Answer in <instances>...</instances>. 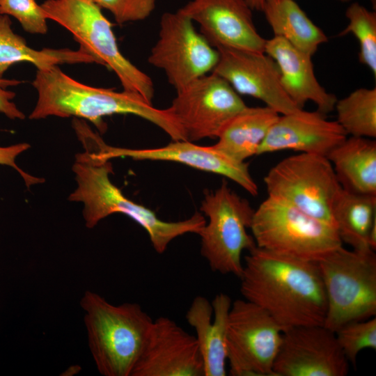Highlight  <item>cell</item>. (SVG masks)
Masks as SVG:
<instances>
[{
	"label": "cell",
	"instance_id": "6da1fadb",
	"mask_svg": "<svg viewBox=\"0 0 376 376\" xmlns=\"http://www.w3.org/2000/svg\"><path fill=\"white\" fill-rule=\"evenodd\" d=\"M248 251L240 278L244 299L264 309L283 331L323 325L327 299L318 263L257 246Z\"/></svg>",
	"mask_w": 376,
	"mask_h": 376
},
{
	"label": "cell",
	"instance_id": "7a4b0ae2",
	"mask_svg": "<svg viewBox=\"0 0 376 376\" xmlns=\"http://www.w3.org/2000/svg\"><path fill=\"white\" fill-rule=\"evenodd\" d=\"M32 85L38 92V100L29 116L31 120L75 116L90 121L104 133L107 129L104 117L132 114L157 126L173 141H185L169 109L155 108L139 94L86 85L65 74L58 65L37 70Z\"/></svg>",
	"mask_w": 376,
	"mask_h": 376
},
{
	"label": "cell",
	"instance_id": "3957f363",
	"mask_svg": "<svg viewBox=\"0 0 376 376\" xmlns=\"http://www.w3.org/2000/svg\"><path fill=\"white\" fill-rule=\"evenodd\" d=\"M72 171L77 186L68 200L84 204L83 217L88 228L112 214L121 213L144 228L155 251L163 253L174 239L187 233L198 235L206 223L199 212L182 221L159 219L152 210L129 199L113 184L110 161L97 160L87 151L75 155Z\"/></svg>",
	"mask_w": 376,
	"mask_h": 376
},
{
	"label": "cell",
	"instance_id": "277c9868",
	"mask_svg": "<svg viewBox=\"0 0 376 376\" xmlns=\"http://www.w3.org/2000/svg\"><path fill=\"white\" fill-rule=\"evenodd\" d=\"M88 347L104 376H131L153 320L136 303L114 305L86 290L80 300Z\"/></svg>",
	"mask_w": 376,
	"mask_h": 376
},
{
	"label": "cell",
	"instance_id": "5b68a950",
	"mask_svg": "<svg viewBox=\"0 0 376 376\" xmlns=\"http://www.w3.org/2000/svg\"><path fill=\"white\" fill-rule=\"evenodd\" d=\"M40 6L48 19L72 33L80 49L116 74L123 91L139 94L152 104V79L123 55L112 24L93 0H46Z\"/></svg>",
	"mask_w": 376,
	"mask_h": 376
},
{
	"label": "cell",
	"instance_id": "8992f818",
	"mask_svg": "<svg viewBox=\"0 0 376 376\" xmlns=\"http://www.w3.org/2000/svg\"><path fill=\"white\" fill-rule=\"evenodd\" d=\"M327 299L323 325L335 332L344 324L376 315V254L343 245L318 262Z\"/></svg>",
	"mask_w": 376,
	"mask_h": 376
},
{
	"label": "cell",
	"instance_id": "52a82bcc",
	"mask_svg": "<svg viewBox=\"0 0 376 376\" xmlns=\"http://www.w3.org/2000/svg\"><path fill=\"white\" fill-rule=\"evenodd\" d=\"M250 229L257 246L315 263L343 244L334 226L269 196L254 210Z\"/></svg>",
	"mask_w": 376,
	"mask_h": 376
},
{
	"label": "cell",
	"instance_id": "ba28073f",
	"mask_svg": "<svg viewBox=\"0 0 376 376\" xmlns=\"http://www.w3.org/2000/svg\"><path fill=\"white\" fill-rule=\"evenodd\" d=\"M201 210L208 219L198 234L201 255L213 272L240 279L243 251L256 246L247 231L255 210L223 180L217 189L205 194Z\"/></svg>",
	"mask_w": 376,
	"mask_h": 376
},
{
	"label": "cell",
	"instance_id": "9c48e42d",
	"mask_svg": "<svg viewBox=\"0 0 376 376\" xmlns=\"http://www.w3.org/2000/svg\"><path fill=\"white\" fill-rule=\"evenodd\" d=\"M264 182L268 196L335 228L332 208L342 187L327 157L301 152L286 157L268 171Z\"/></svg>",
	"mask_w": 376,
	"mask_h": 376
},
{
	"label": "cell",
	"instance_id": "30bf717a",
	"mask_svg": "<svg viewBox=\"0 0 376 376\" xmlns=\"http://www.w3.org/2000/svg\"><path fill=\"white\" fill-rule=\"evenodd\" d=\"M219 52L178 10L164 13L160 19L158 38L151 48L148 63L166 75L176 92L212 72Z\"/></svg>",
	"mask_w": 376,
	"mask_h": 376
},
{
	"label": "cell",
	"instance_id": "8fae6325",
	"mask_svg": "<svg viewBox=\"0 0 376 376\" xmlns=\"http://www.w3.org/2000/svg\"><path fill=\"white\" fill-rule=\"evenodd\" d=\"M283 330L262 308L246 299L232 301L227 361L233 376H275L273 365Z\"/></svg>",
	"mask_w": 376,
	"mask_h": 376
},
{
	"label": "cell",
	"instance_id": "7c38bea8",
	"mask_svg": "<svg viewBox=\"0 0 376 376\" xmlns=\"http://www.w3.org/2000/svg\"><path fill=\"white\" fill-rule=\"evenodd\" d=\"M247 106L221 77L211 72L176 92L168 109L186 141L217 139L223 126Z\"/></svg>",
	"mask_w": 376,
	"mask_h": 376
},
{
	"label": "cell",
	"instance_id": "4fadbf2b",
	"mask_svg": "<svg viewBox=\"0 0 376 376\" xmlns=\"http://www.w3.org/2000/svg\"><path fill=\"white\" fill-rule=\"evenodd\" d=\"M86 150L99 161H110L117 157L134 160L170 161L226 177L242 187L252 196L258 187L249 170L248 163L238 162L214 145L199 146L189 141H173L168 145L149 149L118 148L106 144L100 135L91 132L85 141Z\"/></svg>",
	"mask_w": 376,
	"mask_h": 376
},
{
	"label": "cell",
	"instance_id": "5bb4252c",
	"mask_svg": "<svg viewBox=\"0 0 376 376\" xmlns=\"http://www.w3.org/2000/svg\"><path fill=\"white\" fill-rule=\"evenodd\" d=\"M349 368L335 332L307 325L283 332L273 371L275 376H345Z\"/></svg>",
	"mask_w": 376,
	"mask_h": 376
},
{
	"label": "cell",
	"instance_id": "9a60e30c",
	"mask_svg": "<svg viewBox=\"0 0 376 376\" xmlns=\"http://www.w3.org/2000/svg\"><path fill=\"white\" fill-rule=\"evenodd\" d=\"M212 73L226 80L239 94L251 96L280 115L299 109L284 91L276 62L265 53L218 47Z\"/></svg>",
	"mask_w": 376,
	"mask_h": 376
},
{
	"label": "cell",
	"instance_id": "2e32d148",
	"mask_svg": "<svg viewBox=\"0 0 376 376\" xmlns=\"http://www.w3.org/2000/svg\"><path fill=\"white\" fill-rule=\"evenodd\" d=\"M131 376H204L196 337L171 319L157 318Z\"/></svg>",
	"mask_w": 376,
	"mask_h": 376
},
{
	"label": "cell",
	"instance_id": "e0dca14e",
	"mask_svg": "<svg viewBox=\"0 0 376 376\" xmlns=\"http://www.w3.org/2000/svg\"><path fill=\"white\" fill-rule=\"evenodd\" d=\"M178 10L199 24V32L215 49L265 53L266 40L258 32L245 0H192Z\"/></svg>",
	"mask_w": 376,
	"mask_h": 376
},
{
	"label": "cell",
	"instance_id": "ac0fdd59",
	"mask_svg": "<svg viewBox=\"0 0 376 376\" xmlns=\"http://www.w3.org/2000/svg\"><path fill=\"white\" fill-rule=\"evenodd\" d=\"M347 137L338 122L315 111L279 115L260 144L257 155L291 150L327 156Z\"/></svg>",
	"mask_w": 376,
	"mask_h": 376
},
{
	"label": "cell",
	"instance_id": "d6986e66",
	"mask_svg": "<svg viewBox=\"0 0 376 376\" xmlns=\"http://www.w3.org/2000/svg\"><path fill=\"white\" fill-rule=\"evenodd\" d=\"M265 53L276 62L282 87L298 108L311 101L324 115L334 110L338 99L318 82L311 56L278 36L266 40Z\"/></svg>",
	"mask_w": 376,
	"mask_h": 376
},
{
	"label": "cell",
	"instance_id": "ffe728a7",
	"mask_svg": "<svg viewBox=\"0 0 376 376\" xmlns=\"http://www.w3.org/2000/svg\"><path fill=\"white\" fill-rule=\"evenodd\" d=\"M232 301L223 292L210 302L205 297H194L185 318L196 332L203 362L204 376L226 375L227 331Z\"/></svg>",
	"mask_w": 376,
	"mask_h": 376
},
{
	"label": "cell",
	"instance_id": "44dd1931",
	"mask_svg": "<svg viewBox=\"0 0 376 376\" xmlns=\"http://www.w3.org/2000/svg\"><path fill=\"white\" fill-rule=\"evenodd\" d=\"M326 157L343 189L376 195V141L373 139L350 136Z\"/></svg>",
	"mask_w": 376,
	"mask_h": 376
},
{
	"label": "cell",
	"instance_id": "7402d4cb",
	"mask_svg": "<svg viewBox=\"0 0 376 376\" xmlns=\"http://www.w3.org/2000/svg\"><path fill=\"white\" fill-rule=\"evenodd\" d=\"M335 228L342 242L354 249H376V195L341 189L332 208Z\"/></svg>",
	"mask_w": 376,
	"mask_h": 376
},
{
	"label": "cell",
	"instance_id": "603a6c76",
	"mask_svg": "<svg viewBox=\"0 0 376 376\" xmlns=\"http://www.w3.org/2000/svg\"><path fill=\"white\" fill-rule=\"evenodd\" d=\"M280 114L265 107H246L221 128L214 146L230 157L244 162L257 155L269 130Z\"/></svg>",
	"mask_w": 376,
	"mask_h": 376
},
{
	"label": "cell",
	"instance_id": "cb8c5ba5",
	"mask_svg": "<svg viewBox=\"0 0 376 376\" xmlns=\"http://www.w3.org/2000/svg\"><path fill=\"white\" fill-rule=\"evenodd\" d=\"M12 22L6 15H0V77L13 65L29 62L37 70H43L60 64L97 63V61L83 49L44 48L34 49L11 27Z\"/></svg>",
	"mask_w": 376,
	"mask_h": 376
},
{
	"label": "cell",
	"instance_id": "d4e9b609",
	"mask_svg": "<svg viewBox=\"0 0 376 376\" xmlns=\"http://www.w3.org/2000/svg\"><path fill=\"white\" fill-rule=\"evenodd\" d=\"M262 11L274 36L313 56L328 38L294 0H265Z\"/></svg>",
	"mask_w": 376,
	"mask_h": 376
},
{
	"label": "cell",
	"instance_id": "484cf974",
	"mask_svg": "<svg viewBox=\"0 0 376 376\" xmlns=\"http://www.w3.org/2000/svg\"><path fill=\"white\" fill-rule=\"evenodd\" d=\"M338 123L347 135L376 137V88H360L337 100Z\"/></svg>",
	"mask_w": 376,
	"mask_h": 376
},
{
	"label": "cell",
	"instance_id": "4316f807",
	"mask_svg": "<svg viewBox=\"0 0 376 376\" xmlns=\"http://www.w3.org/2000/svg\"><path fill=\"white\" fill-rule=\"evenodd\" d=\"M348 24L338 36L352 34L359 43V60L376 76V13L357 2L345 11Z\"/></svg>",
	"mask_w": 376,
	"mask_h": 376
},
{
	"label": "cell",
	"instance_id": "83f0119b",
	"mask_svg": "<svg viewBox=\"0 0 376 376\" xmlns=\"http://www.w3.org/2000/svg\"><path fill=\"white\" fill-rule=\"evenodd\" d=\"M335 335L349 363L355 365L361 351L376 348V318L347 323L336 330Z\"/></svg>",
	"mask_w": 376,
	"mask_h": 376
},
{
	"label": "cell",
	"instance_id": "f1b7e54d",
	"mask_svg": "<svg viewBox=\"0 0 376 376\" xmlns=\"http://www.w3.org/2000/svg\"><path fill=\"white\" fill-rule=\"evenodd\" d=\"M0 15L13 16L29 33L45 34L47 32L48 19L36 0H0Z\"/></svg>",
	"mask_w": 376,
	"mask_h": 376
},
{
	"label": "cell",
	"instance_id": "f546056e",
	"mask_svg": "<svg viewBox=\"0 0 376 376\" xmlns=\"http://www.w3.org/2000/svg\"><path fill=\"white\" fill-rule=\"evenodd\" d=\"M101 8L109 10L116 22L123 24L144 20L155 8L157 0H93Z\"/></svg>",
	"mask_w": 376,
	"mask_h": 376
},
{
	"label": "cell",
	"instance_id": "4dcf8cb0",
	"mask_svg": "<svg viewBox=\"0 0 376 376\" xmlns=\"http://www.w3.org/2000/svg\"><path fill=\"white\" fill-rule=\"evenodd\" d=\"M31 146L27 143H20L9 146H0V165H6L14 169L21 175L27 188L43 183L45 179L29 175L21 169L15 162L18 155L27 150Z\"/></svg>",
	"mask_w": 376,
	"mask_h": 376
},
{
	"label": "cell",
	"instance_id": "1f68e13d",
	"mask_svg": "<svg viewBox=\"0 0 376 376\" xmlns=\"http://www.w3.org/2000/svg\"><path fill=\"white\" fill-rule=\"evenodd\" d=\"M21 83L22 81L19 80L0 77V112L12 120H24L25 115L12 102L15 97V93L11 91L6 90V88L17 86Z\"/></svg>",
	"mask_w": 376,
	"mask_h": 376
},
{
	"label": "cell",
	"instance_id": "d6a6232c",
	"mask_svg": "<svg viewBox=\"0 0 376 376\" xmlns=\"http://www.w3.org/2000/svg\"><path fill=\"white\" fill-rule=\"evenodd\" d=\"M251 10L262 11L265 0H245Z\"/></svg>",
	"mask_w": 376,
	"mask_h": 376
},
{
	"label": "cell",
	"instance_id": "836d02e7",
	"mask_svg": "<svg viewBox=\"0 0 376 376\" xmlns=\"http://www.w3.org/2000/svg\"><path fill=\"white\" fill-rule=\"evenodd\" d=\"M339 1H341V2H348V1H350L352 0H338Z\"/></svg>",
	"mask_w": 376,
	"mask_h": 376
}]
</instances>
